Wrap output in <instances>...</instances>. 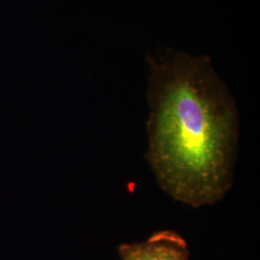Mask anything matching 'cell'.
Here are the masks:
<instances>
[{
    "label": "cell",
    "mask_w": 260,
    "mask_h": 260,
    "mask_svg": "<svg viewBox=\"0 0 260 260\" xmlns=\"http://www.w3.org/2000/svg\"><path fill=\"white\" fill-rule=\"evenodd\" d=\"M121 260H189L185 239L174 231H161L147 240L121 244L118 248Z\"/></svg>",
    "instance_id": "cell-2"
},
{
    "label": "cell",
    "mask_w": 260,
    "mask_h": 260,
    "mask_svg": "<svg viewBox=\"0 0 260 260\" xmlns=\"http://www.w3.org/2000/svg\"><path fill=\"white\" fill-rule=\"evenodd\" d=\"M146 157L158 185L193 208L232 189L239 141L235 104L209 62L177 56L149 77Z\"/></svg>",
    "instance_id": "cell-1"
}]
</instances>
